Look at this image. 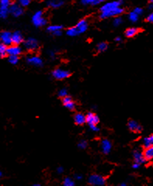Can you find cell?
<instances>
[{
    "instance_id": "1",
    "label": "cell",
    "mask_w": 153,
    "mask_h": 186,
    "mask_svg": "<svg viewBox=\"0 0 153 186\" xmlns=\"http://www.w3.org/2000/svg\"><path fill=\"white\" fill-rule=\"evenodd\" d=\"M32 22H33V25L37 27H44L47 23V20L46 19L43 17V12L39 10L37 11L32 17Z\"/></svg>"
},
{
    "instance_id": "2",
    "label": "cell",
    "mask_w": 153,
    "mask_h": 186,
    "mask_svg": "<svg viewBox=\"0 0 153 186\" xmlns=\"http://www.w3.org/2000/svg\"><path fill=\"white\" fill-rule=\"evenodd\" d=\"M89 184L95 186H103L106 184V180L104 178L99 174H92L89 178Z\"/></svg>"
},
{
    "instance_id": "3",
    "label": "cell",
    "mask_w": 153,
    "mask_h": 186,
    "mask_svg": "<svg viewBox=\"0 0 153 186\" xmlns=\"http://www.w3.org/2000/svg\"><path fill=\"white\" fill-rule=\"evenodd\" d=\"M124 12V9L121 7H117L115 9H112L110 11H105V12H101L100 13V18L105 19L108 18V17H117V16L121 15Z\"/></svg>"
},
{
    "instance_id": "4",
    "label": "cell",
    "mask_w": 153,
    "mask_h": 186,
    "mask_svg": "<svg viewBox=\"0 0 153 186\" xmlns=\"http://www.w3.org/2000/svg\"><path fill=\"white\" fill-rule=\"evenodd\" d=\"M71 75V73L69 71L61 69V68H57V69L54 70L52 72V76L58 80H62L65 79V78H68Z\"/></svg>"
},
{
    "instance_id": "5",
    "label": "cell",
    "mask_w": 153,
    "mask_h": 186,
    "mask_svg": "<svg viewBox=\"0 0 153 186\" xmlns=\"http://www.w3.org/2000/svg\"><path fill=\"white\" fill-rule=\"evenodd\" d=\"M9 11L15 17H20L23 12V9L22 6H20L19 4H15V3L10 5L9 8Z\"/></svg>"
},
{
    "instance_id": "6",
    "label": "cell",
    "mask_w": 153,
    "mask_h": 186,
    "mask_svg": "<svg viewBox=\"0 0 153 186\" xmlns=\"http://www.w3.org/2000/svg\"><path fill=\"white\" fill-rule=\"evenodd\" d=\"M24 46L28 51H35L39 46L38 41L34 38H28L24 42Z\"/></svg>"
},
{
    "instance_id": "7",
    "label": "cell",
    "mask_w": 153,
    "mask_h": 186,
    "mask_svg": "<svg viewBox=\"0 0 153 186\" xmlns=\"http://www.w3.org/2000/svg\"><path fill=\"white\" fill-rule=\"evenodd\" d=\"M1 42L6 46H9L12 44V33L8 31L2 32L0 34Z\"/></svg>"
},
{
    "instance_id": "8",
    "label": "cell",
    "mask_w": 153,
    "mask_h": 186,
    "mask_svg": "<svg viewBox=\"0 0 153 186\" xmlns=\"http://www.w3.org/2000/svg\"><path fill=\"white\" fill-rule=\"evenodd\" d=\"M121 6V2L118 1H113L110 2H106L100 8V12H105V11H110L115 8Z\"/></svg>"
},
{
    "instance_id": "9",
    "label": "cell",
    "mask_w": 153,
    "mask_h": 186,
    "mask_svg": "<svg viewBox=\"0 0 153 186\" xmlns=\"http://www.w3.org/2000/svg\"><path fill=\"white\" fill-rule=\"evenodd\" d=\"M6 53H7L8 55L19 56L22 53V49L20 46H19V45H16V44L9 45L6 50Z\"/></svg>"
},
{
    "instance_id": "10",
    "label": "cell",
    "mask_w": 153,
    "mask_h": 186,
    "mask_svg": "<svg viewBox=\"0 0 153 186\" xmlns=\"http://www.w3.org/2000/svg\"><path fill=\"white\" fill-rule=\"evenodd\" d=\"M99 122H100V119H99V116H97L95 113H87V115L86 116V123H88L89 125L92 124H98Z\"/></svg>"
},
{
    "instance_id": "11",
    "label": "cell",
    "mask_w": 153,
    "mask_h": 186,
    "mask_svg": "<svg viewBox=\"0 0 153 186\" xmlns=\"http://www.w3.org/2000/svg\"><path fill=\"white\" fill-rule=\"evenodd\" d=\"M112 149V144L109 140H103L101 142V150L104 154H108Z\"/></svg>"
},
{
    "instance_id": "12",
    "label": "cell",
    "mask_w": 153,
    "mask_h": 186,
    "mask_svg": "<svg viewBox=\"0 0 153 186\" xmlns=\"http://www.w3.org/2000/svg\"><path fill=\"white\" fill-rule=\"evenodd\" d=\"M27 63L30 64L31 65L36 67H41L43 65V61L41 57H37V56H32L27 58Z\"/></svg>"
},
{
    "instance_id": "13",
    "label": "cell",
    "mask_w": 153,
    "mask_h": 186,
    "mask_svg": "<svg viewBox=\"0 0 153 186\" xmlns=\"http://www.w3.org/2000/svg\"><path fill=\"white\" fill-rule=\"evenodd\" d=\"M23 38L20 32L16 31L13 33H12V44H16V45H19L22 43Z\"/></svg>"
},
{
    "instance_id": "14",
    "label": "cell",
    "mask_w": 153,
    "mask_h": 186,
    "mask_svg": "<svg viewBox=\"0 0 153 186\" xmlns=\"http://www.w3.org/2000/svg\"><path fill=\"white\" fill-rule=\"evenodd\" d=\"M63 28L62 26H59V25H53V26H50V27H47V30H48L50 33H53L55 36H61L62 35V30Z\"/></svg>"
},
{
    "instance_id": "15",
    "label": "cell",
    "mask_w": 153,
    "mask_h": 186,
    "mask_svg": "<svg viewBox=\"0 0 153 186\" xmlns=\"http://www.w3.org/2000/svg\"><path fill=\"white\" fill-rule=\"evenodd\" d=\"M128 128L130 130L133 131V132H141L142 130V127L139 125L138 122L135 121V120H131L128 122Z\"/></svg>"
},
{
    "instance_id": "16",
    "label": "cell",
    "mask_w": 153,
    "mask_h": 186,
    "mask_svg": "<svg viewBox=\"0 0 153 186\" xmlns=\"http://www.w3.org/2000/svg\"><path fill=\"white\" fill-rule=\"evenodd\" d=\"M76 27L77 28L79 34H80V33H85L87 29H88V23H87L86 20H82L77 23Z\"/></svg>"
},
{
    "instance_id": "17",
    "label": "cell",
    "mask_w": 153,
    "mask_h": 186,
    "mask_svg": "<svg viewBox=\"0 0 153 186\" xmlns=\"http://www.w3.org/2000/svg\"><path fill=\"white\" fill-rule=\"evenodd\" d=\"M65 1L64 0H48L47 2V6L53 9H58L64 5Z\"/></svg>"
},
{
    "instance_id": "18",
    "label": "cell",
    "mask_w": 153,
    "mask_h": 186,
    "mask_svg": "<svg viewBox=\"0 0 153 186\" xmlns=\"http://www.w3.org/2000/svg\"><path fill=\"white\" fill-rule=\"evenodd\" d=\"M133 156L135 162L139 163L140 164L146 163V158H144V156H143V154H141V152L138 151V150H135V151H134Z\"/></svg>"
},
{
    "instance_id": "19",
    "label": "cell",
    "mask_w": 153,
    "mask_h": 186,
    "mask_svg": "<svg viewBox=\"0 0 153 186\" xmlns=\"http://www.w3.org/2000/svg\"><path fill=\"white\" fill-rule=\"evenodd\" d=\"M74 121L77 125H82L86 123V116L82 113H76L74 116Z\"/></svg>"
},
{
    "instance_id": "20",
    "label": "cell",
    "mask_w": 153,
    "mask_h": 186,
    "mask_svg": "<svg viewBox=\"0 0 153 186\" xmlns=\"http://www.w3.org/2000/svg\"><path fill=\"white\" fill-rule=\"evenodd\" d=\"M143 156L146 158V161H149L153 158V147H147L143 153Z\"/></svg>"
},
{
    "instance_id": "21",
    "label": "cell",
    "mask_w": 153,
    "mask_h": 186,
    "mask_svg": "<svg viewBox=\"0 0 153 186\" xmlns=\"http://www.w3.org/2000/svg\"><path fill=\"white\" fill-rule=\"evenodd\" d=\"M138 33V30L135 27H131L125 31V35L127 37H132Z\"/></svg>"
},
{
    "instance_id": "22",
    "label": "cell",
    "mask_w": 153,
    "mask_h": 186,
    "mask_svg": "<svg viewBox=\"0 0 153 186\" xmlns=\"http://www.w3.org/2000/svg\"><path fill=\"white\" fill-rule=\"evenodd\" d=\"M105 0H81V2L83 5H92V6H96L100 4Z\"/></svg>"
},
{
    "instance_id": "23",
    "label": "cell",
    "mask_w": 153,
    "mask_h": 186,
    "mask_svg": "<svg viewBox=\"0 0 153 186\" xmlns=\"http://www.w3.org/2000/svg\"><path fill=\"white\" fill-rule=\"evenodd\" d=\"M143 145H144V147H146V148H147V147H152L153 136L151 135V136H149V137L144 138V140H143Z\"/></svg>"
},
{
    "instance_id": "24",
    "label": "cell",
    "mask_w": 153,
    "mask_h": 186,
    "mask_svg": "<svg viewBox=\"0 0 153 186\" xmlns=\"http://www.w3.org/2000/svg\"><path fill=\"white\" fill-rule=\"evenodd\" d=\"M9 13V8L0 6V19H6Z\"/></svg>"
},
{
    "instance_id": "25",
    "label": "cell",
    "mask_w": 153,
    "mask_h": 186,
    "mask_svg": "<svg viewBox=\"0 0 153 186\" xmlns=\"http://www.w3.org/2000/svg\"><path fill=\"white\" fill-rule=\"evenodd\" d=\"M67 35L70 37H76L77 35H79V31H78L77 28L76 27H72V28H69L68 30H67Z\"/></svg>"
},
{
    "instance_id": "26",
    "label": "cell",
    "mask_w": 153,
    "mask_h": 186,
    "mask_svg": "<svg viewBox=\"0 0 153 186\" xmlns=\"http://www.w3.org/2000/svg\"><path fill=\"white\" fill-rule=\"evenodd\" d=\"M6 50H7V46H6L2 43L0 42V57H6V55L7 54Z\"/></svg>"
},
{
    "instance_id": "27",
    "label": "cell",
    "mask_w": 153,
    "mask_h": 186,
    "mask_svg": "<svg viewBox=\"0 0 153 186\" xmlns=\"http://www.w3.org/2000/svg\"><path fill=\"white\" fill-rule=\"evenodd\" d=\"M8 61H9V62L11 64V65H17L19 61V57L18 56L9 55Z\"/></svg>"
},
{
    "instance_id": "28",
    "label": "cell",
    "mask_w": 153,
    "mask_h": 186,
    "mask_svg": "<svg viewBox=\"0 0 153 186\" xmlns=\"http://www.w3.org/2000/svg\"><path fill=\"white\" fill-rule=\"evenodd\" d=\"M107 47L108 46L106 43L104 42L100 43V44H98V46H97V51H98L99 52H103V51H106Z\"/></svg>"
},
{
    "instance_id": "29",
    "label": "cell",
    "mask_w": 153,
    "mask_h": 186,
    "mask_svg": "<svg viewBox=\"0 0 153 186\" xmlns=\"http://www.w3.org/2000/svg\"><path fill=\"white\" fill-rule=\"evenodd\" d=\"M138 17H139V16H138L137 13H135L134 11L133 12H130V14H129V20H130L131 22H133V23H135V22L138 21Z\"/></svg>"
},
{
    "instance_id": "30",
    "label": "cell",
    "mask_w": 153,
    "mask_h": 186,
    "mask_svg": "<svg viewBox=\"0 0 153 186\" xmlns=\"http://www.w3.org/2000/svg\"><path fill=\"white\" fill-rule=\"evenodd\" d=\"M63 185L65 186H74L75 182L74 180H72V179H70V178H66V179H64Z\"/></svg>"
},
{
    "instance_id": "31",
    "label": "cell",
    "mask_w": 153,
    "mask_h": 186,
    "mask_svg": "<svg viewBox=\"0 0 153 186\" xmlns=\"http://www.w3.org/2000/svg\"><path fill=\"white\" fill-rule=\"evenodd\" d=\"M64 105H65V106L69 110H73L75 108H76V103H75L72 100L70 101V102H67V103L64 104Z\"/></svg>"
},
{
    "instance_id": "32",
    "label": "cell",
    "mask_w": 153,
    "mask_h": 186,
    "mask_svg": "<svg viewBox=\"0 0 153 186\" xmlns=\"http://www.w3.org/2000/svg\"><path fill=\"white\" fill-rule=\"evenodd\" d=\"M11 5L10 0H0V6L9 8Z\"/></svg>"
},
{
    "instance_id": "33",
    "label": "cell",
    "mask_w": 153,
    "mask_h": 186,
    "mask_svg": "<svg viewBox=\"0 0 153 186\" xmlns=\"http://www.w3.org/2000/svg\"><path fill=\"white\" fill-rule=\"evenodd\" d=\"M19 5L21 6L22 7H26L31 3V0H18Z\"/></svg>"
},
{
    "instance_id": "34",
    "label": "cell",
    "mask_w": 153,
    "mask_h": 186,
    "mask_svg": "<svg viewBox=\"0 0 153 186\" xmlns=\"http://www.w3.org/2000/svg\"><path fill=\"white\" fill-rule=\"evenodd\" d=\"M122 23H123V19L121 17H116V18L114 20V22H113L114 26H115V27H118V26H120Z\"/></svg>"
},
{
    "instance_id": "35",
    "label": "cell",
    "mask_w": 153,
    "mask_h": 186,
    "mask_svg": "<svg viewBox=\"0 0 153 186\" xmlns=\"http://www.w3.org/2000/svg\"><path fill=\"white\" fill-rule=\"evenodd\" d=\"M78 147H79L80 149H82V150L86 149L87 147V142L86 140H80L79 144H78Z\"/></svg>"
},
{
    "instance_id": "36",
    "label": "cell",
    "mask_w": 153,
    "mask_h": 186,
    "mask_svg": "<svg viewBox=\"0 0 153 186\" xmlns=\"http://www.w3.org/2000/svg\"><path fill=\"white\" fill-rule=\"evenodd\" d=\"M58 95L61 98H63L65 96L68 95V92H67V90L65 89H62L58 92Z\"/></svg>"
},
{
    "instance_id": "37",
    "label": "cell",
    "mask_w": 153,
    "mask_h": 186,
    "mask_svg": "<svg viewBox=\"0 0 153 186\" xmlns=\"http://www.w3.org/2000/svg\"><path fill=\"white\" fill-rule=\"evenodd\" d=\"M72 98L68 95H66V96H65V97L62 98V102H63V104L67 103V102H70V101H72Z\"/></svg>"
},
{
    "instance_id": "38",
    "label": "cell",
    "mask_w": 153,
    "mask_h": 186,
    "mask_svg": "<svg viewBox=\"0 0 153 186\" xmlns=\"http://www.w3.org/2000/svg\"><path fill=\"white\" fill-rule=\"evenodd\" d=\"M89 126H90V130H91L92 131H94V132H97V131H99V130H100L96 124H92V125H89Z\"/></svg>"
},
{
    "instance_id": "39",
    "label": "cell",
    "mask_w": 153,
    "mask_h": 186,
    "mask_svg": "<svg viewBox=\"0 0 153 186\" xmlns=\"http://www.w3.org/2000/svg\"><path fill=\"white\" fill-rule=\"evenodd\" d=\"M134 12H135V13H137L138 14V16H140L141 15V14H142L143 13V9H141V8H135V10H134Z\"/></svg>"
},
{
    "instance_id": "40",
    "label": "cell",
    "mask_w": 153,
    "mask_h": 186,
    "mask_svg": "<svg viewBox=\"0 0 153 186\" xmlns=\"http://www.w3.org/2000/svg\"><path fill=\"white\" fill-rule=\"evenodd\" d=\"M146 20H147L148 22H149V23H152V22H153V14L152 13L149 14V15L148 16Z\"/></svg>"
},
{
    "instance_id": "41",
    "label": "cell",
    "mask_w": 153,
    "mask_h": 186,
    "mask_svg": "<svg viewBox=\"0 0 153 186\" xmlns=\"http://www.w3.org/2000/svg\"><path fill=\"white\" fill-rule=\"evenodd\" d=\"M140 166H141V164H140L139 163L135 162L133 164V165H132V168H133L134 169H138V168H140Z\"/></svg>"
},
{
    "instance_id": "42",
    "label": "cell",
    "mask_w": 153,
    "mask_h": 186,
    "mask_svg": "<svg viewBox=\"0 0 153 186\" xmlns=\"http://www.w3.org/2000/svg\"><path fill=\"white\" fill-rule=\"evenodd\" d=\"M63 172H64V168H62V167H58V168H57V173H58V174H61Z\"/></svg>"
},
{
    "instance_id": "43",
    "label": "cell",
    "mask_w": 153,
    "mask_h": 186,
    "mask_svg": "<svg viewBox=\"0 0 153 186\" xmlns=\"http://www.w3.org/2000/svg\"><path fill=\"white\" fill-rule=\"evenodd\" d=\"M75 179H76V180L80 181L82 179V176L81 175V174H76V175H75Z\"/></svg>"
},
{
    "instance_id": "44",
    "label": "cell",
    "mask_w": 153,
    "mask_h": 186,
    "mask_svg": "<svg viewBox=\"0 0 153 186\" xmlns=\"http://www.w3.org/2000/svg\"><path fill=\"white\" fill-rule=\"evenodd\" d=\"M49 55L51 56V57H55V52L53 51H51L50 52H49Z\"/></svg>"
},
{
    "instance_id": "45",
    "label": "cell",
    "mask_w": 153,
    "mask_h": 186,
    "mask_svg": "<svg viewBox=\"0 0 153 186\" xmlns=\"http://www.w3.org/2000/svg\"><path fill=\"white\" fill-rule=\"evenodd\" d=\"M115 41H117V42H121V37H117V38H116V39H115Z\"/></svg>"
},
{
    "instance_id": "46",
    "label": "cell",
    "mask_w": 153,
    "mask_h": 186,
    "mask_svg": "<svg viewBox=\"0 0 153 186\" xmlns=\"http://www.w3.org/2000/svg\"><path fill=\"white\" fill-rule=\"evenodd\" d=\"M127 185V183H125V182H122V183H121V186H126Z\"/></svg>"
},
{
    "instance_id": "47",
    "label": "cell",
    "mask_w": 153,
    "mask_h": 186,
    "mask_svg": "<svg viewBox=\"0 0 153 186\" xmlns=\"http://www.w3.org/2000/svg\"><path fill=\"white\" fill-rule=\"evenodd\" d=\"M2 177V172L1 170H0V179H1Z\"/></svg>"
},
{
    "instance_id": "48",
    "label": "cell",
    "mask_w": 153,
    "mask_h": 186,
    "mask_svg": "<svg viewBox=\"0 0 153 186\" xmlns=\"http://www.w3.org/2000/svg\"><path fill=\"white\" fill-rule=\"evenodd\" d=\"M40 184H33V186H40Z\"/></svg>"
},
{
    "instance_id": "49",
    "label": "cell",
    "mask_w": 153,
    "mask_h": 186,
    "mask_svg": "<svg viewBox=\"0 0 153 186\" xmlns=\"http://www.w3.org/2000/svg\"><path fill=\"white\" fill-rule=\"evenodd\" d=\"M120 1H121V0H120Z\"/></svg>"
}]
</instances>
